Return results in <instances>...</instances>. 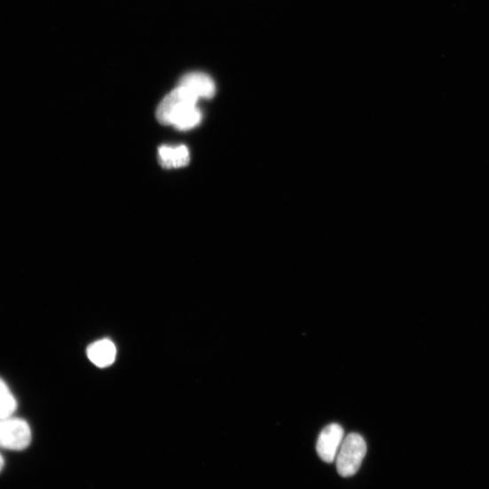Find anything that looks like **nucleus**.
<instances>
[{"mask_svg": "<svg viewBox=\"0 0 489 489\" xmlns=\"http://www.w3.org/2000/svg\"><path fill=\"white\" fill-rule=\"evenodd\" d=\"M4 464H5V461H4V456L2 455V454H0V472L3 471L4 468Z\"/></svg>", "mask_w": 489, "mask_h": 489, "instance_id": "obj_8", "label": "nucleus"}, {"mask_svg": "<svg viewBox=\"0 0 489 489\" xmlns=\"http://www.w3.org/2000/svg\"><path fill=\"white\" fill-rule=\"evenodd\" d=\"M17 407L15 396L8 384L0 378V418L13 416Z\"/></svg>", "mask_w": 489, "mask_h": 489, "instance_id": "obj_7", "label": "nucleus"}, {"mask_svg": "<svg viewBox=\"0 0 489 489\" xmlns=\"http://www.w3.org/2000/svg\"><path fill=\"white\" fill-rule=\"evenodd\" d=\"M367 453V442L361 435L351 433L344 437L335 459L339 475L349 477L357 474Z\"/></svg>", "mask_w": 489, "mask_h": 489, "instance_id": "obj_1", "label": "nucleus"}, {"mask_svg": "<svg viewBox=\"0 0 489 489\" xmlns=\"http://www.w3.org/2000/svg\"><path fill=\"white\" fill-rule=\"evenodd\" d=\"M87 357L98 367L106 368L115 361L116 347L109 339L99 340L89 345Z\"/></svg>", "mask_w": 489, "mask_h": 489, "instance_id": "obj_5", "label": "nucleus"}, {"mask_svg": "<svg viewBox=\"0 0 489 489\" xmlns=\"http://www.w3.org/2000/svg\"><path fill=\"white\" fill-rule=\"evenodd\" d=\"M31 438V429L25 420L14 416L0 418V449L25 450Z\"/></svg>", "mask_w": 489, "mask_h": 489, "instance_id": "obj_2", "label": "nucleus"}, {"mask_svg": "<svg viewBox=\"0 0 489 489\" xmlns=\"http://www.w3.org/2000/svg\"><path fill=\"white\" fill-rule=\"evenodd\" d=\"M179 85L188 89L199 99H211L216 94L215 82L204 73H189L183 76Z\"/></svg>", "mask_w": 489, "mask_h": 489, "instance_id": "obj_4", "label": "nucleus"}, {"mask_svg": "<svg viewBox=\"0 0 489 489\" xmlns=\"http://www.w3.org/2000/svg\"><path fill=\"white\" fill-rule=\"evenodd\" d=\"M343 438V429L339 424L332 423L327 426L321 431L317 444V451L320 459L327 463L334 462Z\"/></svg>", "mask_w": 489, "mask_h": 489, "instance_id": "obj_3", "label": "nucleus"}, {"mask_svg": "<svg viewBox=\"0 0 489 489\" xmlns=\"http://www.w3.org/2000/svg\"><path fill=\"white\" fill-rule=\"evenodd\" d=\"M159 159L164 168H180L190 162V152L185 146L179 147L162 146L159 149Z\"/></svg>", "mask_w": 489, "mask_h": 489, "instance_id": "obj_6", "label": "nucleus"}]
</instances>
